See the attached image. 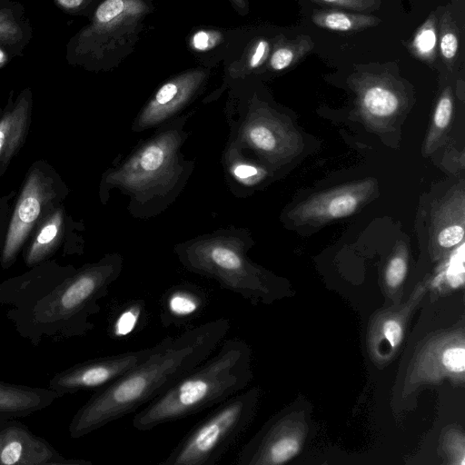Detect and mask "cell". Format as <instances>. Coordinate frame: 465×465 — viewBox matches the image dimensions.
I'll list each match as a JSON object with an SVG mask.
<instances>
[{"label":"cell","instance_id":"obj_1","mask_svg":"<svg viewBox=\"0 0 465 465\" xmlns=\"http://www.w3.org/2000/svg\"><path fill=\"white\" fill-rule=\"evenodd\" d=\"M230 329L229 319L222 317L162 340L137 365L90 397L71 420L70 437H84L164 393L210 357Z\"/></svg>","mask_w":465,"mask_h":465},{"label":"cell","instance_id":"obj_2","mask_svg":"<svg viewBox=\"0 0 465 465\" xmlns=\"http://www.w3.org/2000/svg\"><path fill=\"white\" fill-rule=\"evenodd\" d=\"M183 114L157 126L121 162L102 176L99 195L106 203L112 190L128 196L127 211L136 219L155 217L169 208L185 188L195 163L182 147L189 137Z\"/></svg>","mask_w":465,"mask_h":465},{"label":"cell","instance_id":"obj_3","mask_svg":"<svg viewBox=\"0 0 465 465\" xmlns=\"http://www.w3.org/2000/svg\"><path fill=\"white\" fill-rule=\"evenodd\" d=\"M124 259L118 252L105 254L77 270L25 312L7 316L15 331L38 346L44 337H82L94 330L90 317L101 307L98 301L120 277Z\"/></svg>","mask_w":465,"mask_h":465},{"label":"cell","instance_id":"obj_4","mask_svg":"<svg viewBox=\"0 0 465 465\" xmlns=\"http://www.w3.org/2000/svg\"><path fill=\"white\" fill-rule=\"evenodd\" d=\"M184 374L164 393L138 411L133 427L146 431L194 415L239 393L252 379L251 349L238 337Z\"/></svg>","mask_w":465,"mask_h":465},{"label":"cell","instance_id":"obj_5","mask_svg":"<svg viewBox=\"0 0 465 465\" xmlns=\"http://www.w3.org/2000/svg\"><path fill=\"white\" fill-rule=\"evenodd\" d=\"M155 11L153 0H104L65 45V61L94 73L111 72L134 50Z\"/></svg>","mask_w":465,"mask_h":465},{"label":"cell","instance_id":"obj_6","mask_svg":"<svg viewBox=\"0 0 465 465\" xmlns=\"http://www.w3.org/2000/svg\"><path fill=\"white\" fill-rule=\"evenodd\" d=\"M252 244L247 228L229 226L176 243L173 252L188 272L254 301L267 297L270 283L266 272L247 256Z\"/></svg>","mask_w":465,"mask_h":465},{"label":"cell","instance_id":"obj_7","mask_svg":"<svg viewBox=\"0 0 465 465\" xmlns=\"http://www.w3.org/2000/svg\"><path fill=\"white\" fill-rule=\"evenodd\" d=\"M226 92L228 138L270 170L298 153L299 135L285 115L262 97L254 77L232 84Z\"/></svg>","mask_w":465,"mask_h":465},{"label":"cell","instance_id":"obj_8","mask_svg":"<svg viewBox=\"0 0 465 465\" xmlns=\"http://www.w3.org/2000/svg\"><path fill=\"white\" fill-rule=\"evenodd\" d=\"M258 391L252 388L219 403L177 442L162 465H214L247 430L255 412Z\"/></svg>","mask_w":465,"mask_h":465},{"label":"cell","instance_id":"obj_9","mask_svg":"<svg viewBox=\"0 0 465 465\" xmlns=\"http://www.w3.org/2000/svg\"><path fill=\"white\" fill-rule=\"evenodd\" d=\"M213 69L202 65L179 72L163 82L134 118L131 130L141 133L175 118L205 91Z\"/></svg>","mask_w":465,"mask_h":465},{"label":"cell","instance_id":"obj_10","mask_svg":"<svg viewBox=\"0 0 465 465\" xmlns=\"http://www.w3.org/2000/svg\"><path fill=\"white\" fill-rule=\"evenodd\" d=\"M152 347L90 359L55 373L48 388L61 398L82 391L100 389L142 361Z\"/></svg>","mask_w":465,"mask_h":465},{"label":"cell","instance_id":"obj_11","mask_svg":"<svg viewBox=\"0 0 465 465\" xmlns=\"http://www.w3.org/2000/svg\"><path fill=\"white\" fill-rule=\"evenodd\" d=\"M63 456L48 440L16 419L0 422V465H91Z\"/></svg>","mask_w":465,"mask_h":465},{"label":"cell","instance_id":"obj_12","mask_svg":"<svg viewBox=\"0 0 465 465\" xmlns=\"http://www.w3.org/2000/svg\"><path fill=\"white\" fill-rule=\"evenodd\" d=\"M372 179L361 180L313 195L288 213L297 224L322 223L352 214L374 192Z\"/></svg>","mask_w":465,"mask_h":465},{"label":"cell","instance_id":"obj_13","mask_svg":"<svg viewBox=\"0 0 465 465\" xmlns=\"http://www.w3.org/2000/svg\"><path fill=\"white\" fill-rule=\"evenodd\" d=\"M47 193L48 190L41 174L33 173L25 183L10 223L1 257L3 268H8L15 260L28 232L48 198Z\"/></svg>","mask_w":465,"mask_h":465},{"label":"cell","instance_id":"obj_14","mask_svg":"<svg viewBox=\"0 0 465 465\" xmlns=\"http://www.w3.org/2000/svg\"><path fill=\"white\" fill-rule=\"evenodd\" d=\"M250 29L240 26H194L187 35L186 45L199 65L213 69L234 54Z\"/></svg>","mask_w":465,"mask_h":465},{"label":"cell","instance_id":"obj_15","mask_svg":"<svg viewBox=\"0 0 465 465\" xmlns=\"http://www.w3.org/2000/svg\"><path fill=\"white\" fill-rule=\"evenodd\" d=\"M75 271H38L4 282L0 283V306L12 307L6 312V317L28 312Z\"/></svg>","mask_w":465,"mask_h":465},{"label":"cell","instance_id":"obj_16","mask_svg":"<svg viewBox=\"0 0 465 465\" xmlns=\"http://www.w3.org/2000/svg\"><path fill=\"white\" fill-rule=\"evenodd\" d=\"M222 166L228 188L237 198L246 197L260 188L272 171L230 138L222 153Z\"/></svg>","mask_w":465,"mask_h":465},{"label":"cell","instance_id":"obj_17","mask_svg":"<svg viewBox=\"0 0 465 465\" xmlns=\"http://www.w3.org/2000/svg\"><path fill=\"white\" fill-rule=\"evenodd\" d=\"M353 83L360 107L368 118L387 120L400 111L402 95L390 75L365 74L354 78Z\"/></svg>","mask_w":465,"mask_h":465},{"label":"cell","instance_id":"obj_18","mask_svg":"<svg viewBox=\"0 0 465 465\" xmlns=\"http://www.w3.org/2000/svg\"><path fill=\"white\" fill-rule=\"evenodd\" d=\"M207 306L206 292L199 286L183 282L165 291L160 302V321L165 328L184 326L198 318Z\"/></svg>","mask_w":465,"mask_h":465},{"label":"cell","instance_id":"obj_19","mask_svg":"<svg viewBox=\"0 0 465 465\" xmlns=\"http://www.w3.org/2000/svg\"><path fill=\"white\" fill-rule=\"evenodd\" d=\"M59 398L61 397L49 388L0 381V422L29 416L49 407Z\"/></svg>","mask_w":465,"mask_h":465},{"label":"cell","instance_id":"obj_20","mask_svg":"<svg viewBox=\"0 0 465 465\" xmlns=\"http://www.w3.org/2000/svg\"><path fill=\"white\" fill-rule=\"evenodd\" d=\"M33 38V26L25 6L16 0H0V45L14 58L23 57Z\"/></svg>","mask_w":465,"mask_h":465},{"label":"cell","instance_id":"obj_21","mask_svg":"<svg viewBox=\"0 0 465 465\" xmlns=\"http://www.w3.org/2000/svg\"><path fill=\"white\" fill-rule=\"evenodd\" d=\"M464 237V194L455 192L436 212L433 220L432 240L441 250H451Z\"/></svg>","mask_w":465,"mask_h":465},{"label":"cell","instance_id":"obj_22","mask_svg":"<svg viewBox=\"0 0 465 465\" xmlns=\"http://www.w3.org/2000/svg\"><path fill=\"white\" fill-rule=\"evenodd\" d=\"M31 107V91L25 89L15 107L0 121V162L6 161L22 141Z\"/></svg>","mask_w":465,"mask_h":465},{"label":"cell","instance_id":"obj_23","mask_svg":"<svg viewBox=\"0 0 465 465\" xmlns=\"http://www.w3.org/2000/svg\"><path fill=\"white\" fill-rule=\"evenodd\" d=\"M313 47L314 43L309 35H302L288 39L277 35L264 73H278L292 66Z\"/></svg>","mask_w":465,"mask_h":465},{"label":"cell","instance_id":"obj_24","mask_svg":"<svg viewBox=\"0 0 465 465\" xmlns=\"http://www.w3.org/2000/svg\"><path fill=\"white\" fill-rule=\"evenodd\" d=\"M312 21L318 27L339 32L359 31L381 22L372 15L338 10L315 11L312 15Z\"/></svg>","mask_w":465,"mask_h":465},{"label":"cell","instance_id":"obj_25","mask_svg":"<svg viewBox=\"0 0 465 465\" xmlns=\"http://www.w3.org/2000/svg\"><path fill=\"white\" fill-rule=\"evenodd\" d=\"M144 301L131 300L121 305L109 321L107 332L114 339L127 337L139 331L146 322Z\"/></svg>","mask_w":465,"mask_h":465},{"label":"cell","instance_id":"obj_26","mask_svg":"<svg viewBox=\"0 0 465 465\" xmlns=\"http://www.w3.org/2000/svg\"><path fill=\"white\" fill-rule=\"evenodd\" d=\"M63 224V215L57 211L42 227L35 240L29 248L25 262L34 266L44 261L50 253L55 243Z\"/></svg>","mask_w":465,"mask_h":465},{"label":"cell","instance_id":"obj_27","mask_svg":"<svg viewBox=\"0 0 465 465\" xmlns=\"http://www.w3.org/2000/svg\"><path fill=\"white\" fill-rule=\"evenodd\" d=\"M438 36L442 60L449 69H452L459 53L460 31L449 8L445 9L439 20Z\"/></svg>","mask_w":465,"mask_h":465},{"label":"cell","instance_id":"obj_28","mask_svg":"<svg viewBox=\"0 0 465 465\" xmlns=\"http://www.w3.org/2000/svg\"><path fill=\"white\" fill-rule=\"evenodd\" d=\"M437 44V17L431 14L415 34L410 48L415 56L431 62L435 57Z\"/></svg>","mask_w":465,"mask_h":465},{"label":"cell","instance_id":"obj_29","mask_svg":"<svg viewBox=\"0 0 465 465\" xmlns=\"http://www.w3.org/2000/svg\"><path fill=\"white\" fill-rule=\"evenodd\" d=\"M453 109L451 88H446L438 100L432 121L430 142L435 140L436 135L441 134L449 125Z\"/></svg>","mask_w":465,"mask_h":465},{"label":"cell","instance_id":"obj_30","mask_svg":"<svg viewBox=\"0 0 465 465\" xmlns=\"http://www.w3.org/2000/svg\"><path fill=\"white\" fill-rule=\"evenodd\" d=\"M104 0H53L54 4L63 13L90 18L97 6Z\"/></svg>","mask_w":465,"mask_h":465},{"label":"cell","instance_id":"obj_31","mask_svg":"<svg viewBox=\"0 0 465 465\" xmlns=\"http://www.w3.org/2000/svg\"><path fill=\"white\" fill-rule=\"evenodd\" d=\"M445 371L452 374H463L465 368V349L463 345L447 347L440 357Z\"/></svg>","mask_w":465,"mask_h":465},{"label":"cell","instance_id":"obj_32","mask_svg":"<svg viewBox=\"0 0 465 465\" xmlns=\"http://www.w3.org/2000/svg\"><path fill=\"white\" fill-rule=\"evenodd\" d=\"M407 272V262L401 252L395 254L389 262L385 271V280L391 288H396L403 282Z\"/></svg>","mask_w":465,"mask_h":465},{"label":"cell","instance_id":"obj_33","mask_svg":"<svg viewBox=\"0 0 465 465\" xmlns=\"http://www.w3.org/2000/svg\"><path fill=\"white\" fill-rule=\"evenodd\" d=\"M330 6L354 11L374 10L379 8L380 0H313Z\"/></svg>","mask_w":465,"mask_h":465},{"label":"cell","instance_id":"obj_34","mask_svg":"<svg viewBox=\"0 0 465 465\" xmlns=\"http://www.w3.org/2000/svg\"><path fill=\"white\" fill-rule=\"evenodd\" d=\"M382 334L392 348H396L401 341L403 329L399 320L390 319L382 325Z\"/></svg>","mask_w":465,"mask_h":465},{"label":"cell","instance_id":"obj_35","mask_svg":"<svg viewBox=\"0 0 465 465\" xmlns=\"http://www.w3.org/2000/svg\"><path fill=\"white\" fill-rule=\"evenodd\" d=\"M234 11L241 16H246L250 12L248 0H228Z\"/></svg>","mask_w":465,"mask_h":465},{"label":"cell","instance_id":"obj_36","mask_svg":"<svg viewBox=\"0 0 465 465\" xmlns=\"http://www.w3.org/2000/svg\"><path fill=\"white\" fill-rule=\"evenodd\" d=\"M13 59L14 56L0 45V69L5 67Z\"/></svg>","mask_w":465,"mask_h":465}]
</instances>
